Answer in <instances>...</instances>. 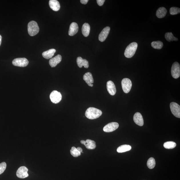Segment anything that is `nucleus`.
I'll list each match as a JSON object with an SVG mask.
<instances>
[{"label": "nucleus", "instance_id": "11", "mask_svg": "<svg viewBox=\"0 0 180 180\" xmlns=\"http://www.w3.org/2000/svg\"><path fill=\"white\" fill-rule=\"evenodd\" d=\"M110 31V28L107 27L103 29L99 35V39L101 42H103L107 39L109 35Z\"/></svg>", "mask_w": 180, "mask_h": 180}, {"label": "nucleus", "instance_id": "6", "mask_svg": "<svg viewBox=\"0 0 180 180\" xmlns=\"http://www.w3.org/2000/svg\"><path fill=\"white\" fill-rule=\"evenodd\" d=\"M13 65L15 66L20 67H25L29 64V62L25 58H17L14 59L13 62Z\"/></svg>", "mask_w": 180, "mask_h": 180}, {"label": "nucleus", "instance_id": "19", "mask_svg": "<svg viewBox=\"0 0 180 180\" xmlns=\"http://www.w3.org/2000/svg\"><path fill=\"white\" fill-rule=\"evenodd\" d=\"M55 49H51L47 51H44L42 53L43 57L45 59H49L52 58L56 52Z\"/></svg>", "mask_w": 180, "mask_h": 180}, {"label": "nucleus", "instance_id": "4", "mask_svg": "<svg viewBox=\"0 0 180 180\" xmlns=\"http://www.w3.org/2000/svg\"><path fill=\"white\" fill-rule=\"evenodd\" d=\"M172 77L175 79H178L180 76V65L178 62H175L172 65L171 69Z\"/></svg>", "mask_w": 180, "mask_h": 180}, {"label": "nucleus", "instance_id": "8", "mask_svg": "<svg viewBox=\"0 0 180 180\" xmlns=\"http://www.w3.org/2000/svg\"><path fill=\"white\" fill-rule=\"evenodd\" d=\"M50 98L52 103L57 104L61 101L62 95L60 92L54 91L50 94Z\"/></svg>", "mask_w": 180, "mask_h": 180}, {"label": "nucleus", "instance_id": "16", "mask_svg": "<svg viewBox=\"0 0 180 180\" xmlns=\"http://www.w3.org/2000/svg\"><path fill=\"white\" fill-rule=\"evenodd\" d=\"M79 30V26L77 23L73 22L70 25L69 31V35L70 36H73L77 33Z\"/></svg>", "mask_w": 180, "mask_h": 180}, {"label": "nucleus", "instance_id": "20", "mask_svg": "<svg viewBox=\"0 0 180 180\" xmlns=\"http://www.w3.org/2000/svg\"><path fill=\"white\" fill-rule=\"evenodd\" d=\"M167 12V10L165 8L161 7L157 10L156 12V16L159 19H161L165 17Z\"/></svg>", "mask_w": 180, "mask_h": 180}, {"label": "nucleus", "instance_id": "5", "mask_svg": "<svg viewBox=\"0 0 180 180\" xmlns=\"http://www.w3.org/2000/svg\"><path fill=\"white\" fill-rule=\"evenodd\" d=\"M121 85L124 93H129L132 85L131 80L127 78H125L122 80Z\"/></svg>", "mask_w": 180, "mask_h": 180}, {"label": "nucleus", "instance_id": "15", "mask_svg": "<svg viewBox=\"0 0 180 180\" xmlns=\"http://www.w3.org/2000/svg\"><path fill=\"white\" fill-rule=\"evenodd\" d=\"M61 56L59 55H57L49 60V65L52 67H55L61 61Z\"/></svg>", "mask_w": 180, "mask_h": 180}, {"label": "nucleus", "instance_id": "1", "mask_svg": "<svg viewBox=\"0 0 180 180\" xmlns=\"http://www.w3.org/2000/svg\"><path fill=\"white\" fill-rule=\"evenodd\" d=\"M102 114V112L99 109L90 107L87 110L85 113L86 117L90 119H94L99 118Z\"/></svg>", "mask_w": 180, "mask_h": 180}, {"label": "nucleus", "instance_id": "25", "mask_svg": "<svg viewBox=\"0 0 180 180\" xmlns=\"http://www.w3.org/2000/svg\"><path fill=\"white\" fill-rule=\"evenodd\" d=\"M152 47L154 49H160L163 47V43L161 41H153L151 43Z\"/></svg>", "mask_w": 180, "mask_h": 180}, {"label": "nucleus", "instance_id": "29", "mask_svg": "<svg viewBox=\"0 0 180 180\" xmlns=\"http://www.w3.org/2000/svg\"><path fill=\"white\" fill-rule=\"evenodd\" d=\"M180 13V8L173 7L170 9V13L171 15H175Z\"/></svg>", "mask_w": 180, "mask_h": 180}, {"label": "nucleus", "instance_id": "3", "mask_svg": "<svg viewBox=\"0 0 180 180\" xmlns=\"http://www.w3.org/2000/svg\"><path fill=\"white\" fill-rule=\"evenodd\" d=\"M39 29L37 22L31 21L28 25V32L31 36H34L39 33Z\"/></svg>", "mask_w": 180, "mask_h": 180}, {"label": "nucleus", "instance_id": "27", "mask_svg": "<svg viewBox=\"0 0 180 180\" xmlns=\"http://www.w3.org/2000/svg\"><path fill=\"white\" fill-rule=\"evenodd\" d=\"M147 165L148 168L149 169H153L155 167V159L153 157L149 158L148 160Z\"/></svg>", "mask_w": 180, "mask_h": 180}, {"label": "nucleus", "instance_id": "10", "mask_svg": "<svg viewBox=\"0 0 180 180\" xmlns=\"http://www.w3.org/2000/svg\"><path fill=\"white\" fill-rule=\"evenodd\" d=\"M119 127V123L115 122H112L106 125L103 127V130L106 133H110L115 131Z\"/></svg>", "mask_w": 180, "mask_h": 180}, {"label": "nucleus", "instance_id": "13", "mask_svg": "<svg viewBox=\"0 0 180 180\" xmlns=\"http://www.w3.org/2000/svg\"><path fill=\"white\" fill-rule=\"evenodd\" d=\"M107 91L110 95H115L117 92L115 84L111 81H108L107 85Z\"/></svg>", "mask_w": 180, "mask_h": 180}, {"label": "nucleus", "instance_id": "28", "mask_svg": "<svg viewBox=\"0 0 180 180\" xmlns=\"http://www.w3.org/2000/svg\"><path fill=\"white\" fill-rule=\"evenodd\" d=\"M71 155L74 157H77L81 155V153L78 151V150L75 147H73L71 150Z\"/></svg>", "mask_w": 180, "mask_h": 180}, {"label": "nucleus", "instance_id": "23", "mask_svg": "<svg viewBox=\"0 0 180 180\" xmlns=\"http://www.w3.org/2000/svg\"><path fill=\"white\" fill-rule=\"evenodd\" d=\"M86 144L85 145L86 148L89 149H95L96 147L95 142L90 139L86 140Z\"/></svg>", "mask_w": 180, "mask_h": 180}, {"label": "nucleus", "instance_id": "31", "mask_svg": "<svg viewBox=\"0 0 180 180\" xmlns=\"http://www.w3.org/2000/svg\"><path fill=\"white\" fill-rule=\"evenodd\" d=\"M105 1V0H97V3L99 6H101L103 5Z\"/></svg>", "mask_w": 180, "mask_h": 180}, {"label": "nucleus", "instance_id": "9", "mask_svg": "<svg viewBox=\"0 0 180 180\" xmlns=\"http://www.w3.org/2000/svg\"><path fill=\"white\" fill-rule=\"evenodd\" d=\"M28 171V169L26 167L22 166L20 167L17 172V177L21 179H25L29 177Z\"/></svg>", "mask_w": 180, "mask_h": 180}, {"label": "nucleus", "instance_id": "2", "mask_svg": "<svg viewBox=\"0 0 180 180\" xmlns=\"http://www.w3.org/2000/svg\"><path fill=\"white\" fill-rule=\"evenodd\" d=\"M138 47V44L135 42L130 44L125 49L124 55L127 58L133 57Z\"/></svg>", "mask_w": 180, "mask_h": 180}, {"label": "nucleus", "instance_id": "17", "mask_svg": "<svg viewBox=\"0 0 180 180\" xmlns=\"http://www.w3.org/2000/svg\"><path fill=\"white\" fill-rule=\"evenodd\" d=\"M77 65L79 68H81L83 66L86 69L89 67V62L87 60L83 59L81 57L77 58Z\"/></svg>", "mask_w": 180, "mask_h": 180}, {"label": "nucleus", "instance_id": "35", "mask_svg": "<svg viewBox=\"0 0 180 180\" xmlns=\"http://www.w3.org/2000/svg\"><path fill=\"white\" fill-rule=\"evenodd\" d=\"M1 40H2V37L0 35V46H1Z\"/></svg>", "mask_w": 180, "mask_h": 180}, {"label": "nucleus", "instance_id": "7", "mask_svg": "<svg viewBox=\"0 0 180 180\" xmlns=\"http://www.w3.org/2000/svg\"><path fill=\"white\" fill-rule=\"evenodd\" d=\"M171 113L176 117L180 118V106L175 102H172L170 105Z\"/></svg>", "mask_w": 180, "mask_h": 180}, {"label": "nucleus", "instance_id": "22", "mask_svg": "<svg viewBox=\"0 0 180 180\" xmlns=\"http://www.w3.org/2000/svg\"><path fill=\"white\" fill-rule=\"evenodd\" d=\"M131 149V146L129 145H123L120 146L117 148V151L119 153H123L130 151Z\"/></svg>", "mask_w": 180, "mask_h": 180}, {"label": "nucleus", "instance_id": "21", "mask_svg": "<svg viewBox=\"0 0 180 180\" xmlns=\"http://www.w3.org/2000/svg\"><path fill=\"white\" fill-rule=\"evenodd\" d=\"M90 26L89 24L85 23L82 27V33L85 37H87L89 35L90 31Z\"/></svg>", "mask_w": 180, "mask_h": 180}, {"label": "nucleus", "instance_id": "34", "mask_svg": "<svg viewBox=\"0 0 180 180\" xmlns=\"http://www.w3.org/2000/svg\"><path fill=\"white\" fill-rule=\"evenodd\" d=\"M81 143L82 144H83V145H85L86 144V141H84V140H82V141H81Z\"/></svg>", "mask_w": 180, "mask_h": 180}, {"label": "nucleus", "instance_id": "14", "mask_svg": "<svg viewBox=\"0 0 180 180\" xmlns=\"http://www.w3.org/2000/svg\"><path fill=\"white\" fill-rule=\"evenodd\" d=\"M133 121L135 123L138 125L143 126L144 124L143 116L139 113H136L133 116Z\"/></svg>", "mask_w": 180, "mask_h": 180}, {"label": "nucleus", "instance_id": "33", "mask_svg": "<svg viewBox=\"0 0 180 180\" xmlns=\"http://www.w3.org/2000/svg\"><path fill=\"white\" fill-rule=\"evenodd\" d=\"M77 149L78 150V151L80 153H82V152H83V149H82L81 147H78Z\"/></svg>", "mask_w": 180, "mask_h": 180}, {"label": "nucleus", "instance_id": "24", "mask_svg": "<svg viewBox=\"0 0 180 180\" xmlns=\"http://www.w3.org/2000/svg\"><path fill=\"white\" fill-rule=\"evenodd\" d=\"M177 144L175 142L171 141L165 142L163 144V147L166 149H172L175 148Z\"/></svg>", "mask_w": 180, "mask_h": 180}, {"label": "nucleus", "instance_id": "12", "mask_svg": "<svg viewBox=\"0 0 180 180\" xmlns=\"http://www.w3.org/2000/svg\"><path fill=\"white\" fill-rule=\"evenodd\" d=\"M83 79L90 87H93V83H94V80L92 74L89 72L85 73L84 75Z\"/></svg>", "mask_w": 180, "mask_h": 180}, {"label": "nucleus", "instance_id": "26", "mask_svg": "<svg viewBox=\"0 0 180 180\" xmlns=\"http://www.w3.org/2000/svg\"><path fill=\"white\" fill-rule=\"evenodd\" d=\"M165 39L168 41H177L178 39L174 37L171 33H167L165 34Z\"/></svg>", "mask_w": 180, "mask_h": 180}, {"label": "nucleus", "instance_id": "18", "mask_svg": "<svg viewBox=\"0 0 180 180\" xmlns=\"http://www.w3.org/2000/svg\"><path fill=\"white\" fill-rule=\"evenodd\" d=\"M49 5L50 8L53 11H57L60 9V3L57 0H50L49 1Z\"/></svg>", "mask_w": 180, "mask_h": 180}, {"label": "nucleus", "instance_id": "32", "mask_svg": "<svg viewBox=\"0 0 180 180\" xmlns=\"http://www.w3.org/2000/svg\"><path fill=\"white\" fill-rule=\"evenodd\" d=\"M80 1L81 3L83 4V5H86L87 3L89 1L88 0H81Z\"/></svg>", "mask_w": 180, "mask_h": 180}, {"label": "nucleus", "instance_id": "30", "mask_svg": "<svg viewBox=\"0 0 180 180\" xmlns=\"http://www.w3.org/2000/svg\"><path fill=\"white\" fill-rule=\"evenodd\" d=\"M7 167V164L5 162H3L0 163V175L3 173Z\"/></svg>", "mask_w": 180, "mask_h": 180}]
</instances>
